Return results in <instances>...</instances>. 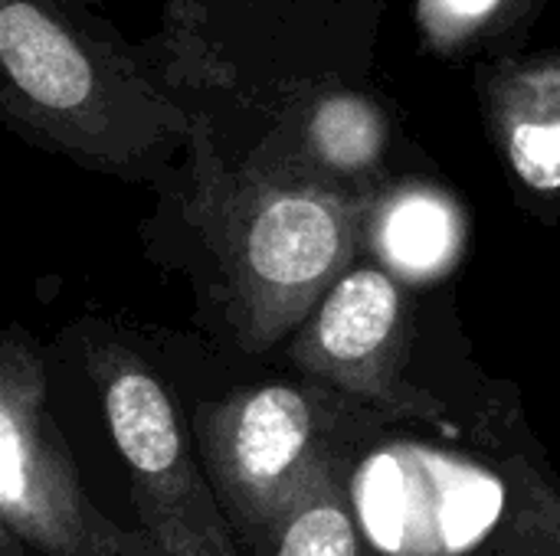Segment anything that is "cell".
<instances>
[{
  "mask_svg": "<svg viewBox=\"0 0 560 556\" xmlns=\"http://www.w3.org/2000/svg\"><path fill=\"white\" fill-rule=\"evenodd\" d=\"M187 144V210L223 269L230 324L246 351H269L351 269L368 206L325 174L226 167L203 115L194 118Z\"/></svg>",
  "mask_w": 560,
  "mask_h": 556,
  "instance_id": "obj_1",
  "label": "cell"
},
{
  "mask_svg": "<svg viewBox=\"0 0 560 556\" xmlns=\"http://www.w3.org/2000/svg\"><path fill=\"white\" fill-rule=\"evenodd\" d=\"M0 108L23 138L75 164L148 177L194 118L62 0H0Z\"/></svg>",
  "mask_w": 560,
  "mask_h": 556,
  "instance_id": "obj_2",
  "label": "cell"
},
{
  "mask_svg": "<svg viewBox=\"0 0 560 556\" xmlns=\"http://www.w3.org/2000/svg\"><path fill=\"white\" fill-rule=\"evenodd\" d=\"M384 419L318 380L233 390L194 413V442L220 508L253 556L328 465H345L358 439Z\"/></svg>",
  "mask_w": 560,
  "mask_h": 556,
  "instance_id": "obj_3",
  "label": "cell"
},
{
  "mask_svg": "<svg viewBox=\"0 0 560 556\" xmlns=\"http://www.w3.org/2000/svg\"><path fill=\"white\" fill-rule=\"evenodd\" d=\"M85 370L131 475L148 544L161 556H246L164 380L115 341H89Z\"/></svg>",
  "mask_w": 560,
  "mask_h": 556,
  "instance_id": "obj_4",
  "label": "cell"
},
{
  "mask_svg": "<svg viewBox=\"0 0 560 556\" xmlns=\"http://www.w3.org/2000/svg\"><path fill=\"white\" fill-rule=\"evenodd\" d=\"M0 541L3 556H151L89 501L20 328L0 344Z\"/></svg>",
  "mask_w": 560,
  "mask_h": 556,
  "instance_id": "obj_5",
  "label": "cell"
},
{
  "mask_svg": "<svg viewBox=\"0 0 560 556\" xmlns=\"http://www.w3.org/2000/svg\"><path fill=\"white\" fill-rule=\"evenodd\" d=\"M407 351L410 305L404 285L377 265H354L295 331L289 360L305 380L341 390L384 419L446 426V406L404 377Z\"/></svg>",
  "mask_w": 560,
  "mask_h": 556,
  "instance_id": "obj_6",
  "label": "cell"
},
{
  "mask_svg": "<svg viewBox=\"0 0 560 556\" xmlns=\"http://www.w3.org/2000/svg\"><path fill=\"white\" fill-rule=\"evenodd\" d=\"M479 88L512 177L538 197H560V49L492 62Z\"/></svg>",
  "mask_w": 560,
  "mask_h": 556,
  "instance_id": "obj_7",
  "label": "cell"
},
{
  "mask_svg": "<svg viewBox=\"0 0 560 556\" xmlns=\"http://www.w3.org/2000/svg\"><path fill=\"white\" fill-rule=\"evenodd\" d=\"M371 236L397 272L433 279L456 265L466 246V216L446 190L407 184L377 203Z\"/></svg>",
  "mask_w": 560,
  "mask_h": 556,
  "instance_id": "obj_8",
  "label": "cell"
},
{
  "mask_svg": "<svg viewBox=\"0 0 560 556\" xmlns=\"http://www.w3.org/2000/svg\"><path fill=\"white\" fill-rule=\"evenodd\" d=\"M302 131L312 164L335 180L374 174L390 141V125L381 105L345 88L322 95L308 108Z\"/></svg>",
  "mask_w": 560,
  "mask_h": 556,
  "instance_id": "obj_9",
  "label": "cell"
},
{
  "mask_svg": "<svg viewBox=\"0 0 560 556\" xmlns=\"http://www.w3.org/2000/svg\"><path fill=\"white\" fill-rule=\"evenodd\" d=\"M253 556H364L345 495V465L318 472Z\"/></svg>",
  "mask_w": 560,
  "mask_h": 556,
  "instance_id": "obj_10",
  "label": "cell"
},
{
  "mask_svg": "<svg viewBox=\"0 0 560 556\" xmlns=\"http://www.w3.org/2000/svg\"><path fill=\"white\" fill-rule=\"evenodd\" d=\"M509 485V544L528 551L515 556H560V475L525 459L512 456L502 465Z\"/></svg>",
  "mask_w": 560,
  "mask_h": 556,
  "instance_id": "obj_11",
  "label": "cell"
},
{
  "mask_svg": "<svg viewBox=\"0 0 560 556\" xmlns=\"http://www.w3.org/2000/svg\"><path fill=\"white\" fill-rule=\"evenodd\" d=\"M532 3L535 0H417L413 13L423 43L436 56H459L509 29Z\"/></svg>",
  "mask_w": 560,
  "mask_h": 556,
  "instance_id": "obj_12",
  "label": "cell"
},
{
  "mask_svg": "<svg viewBox=\"0 0 560 556\" xmlns=\"http://www.w3.org/2000/svg\"><path fill=\"white\" fill-rule=\"evenodd\" d=\"M213 3H226V0H213ZM167 26H171V39H174L177 62L184 72L200 79V85H210V82L223 85L230 79L226 62L217 56L213 46H207L203 0H167Z\"/></svg>",
  "mask_w": 560,
  "mask_h": 556,
  "instance_id": "obj_13",
  "label": "cell"
}]
</instances>
